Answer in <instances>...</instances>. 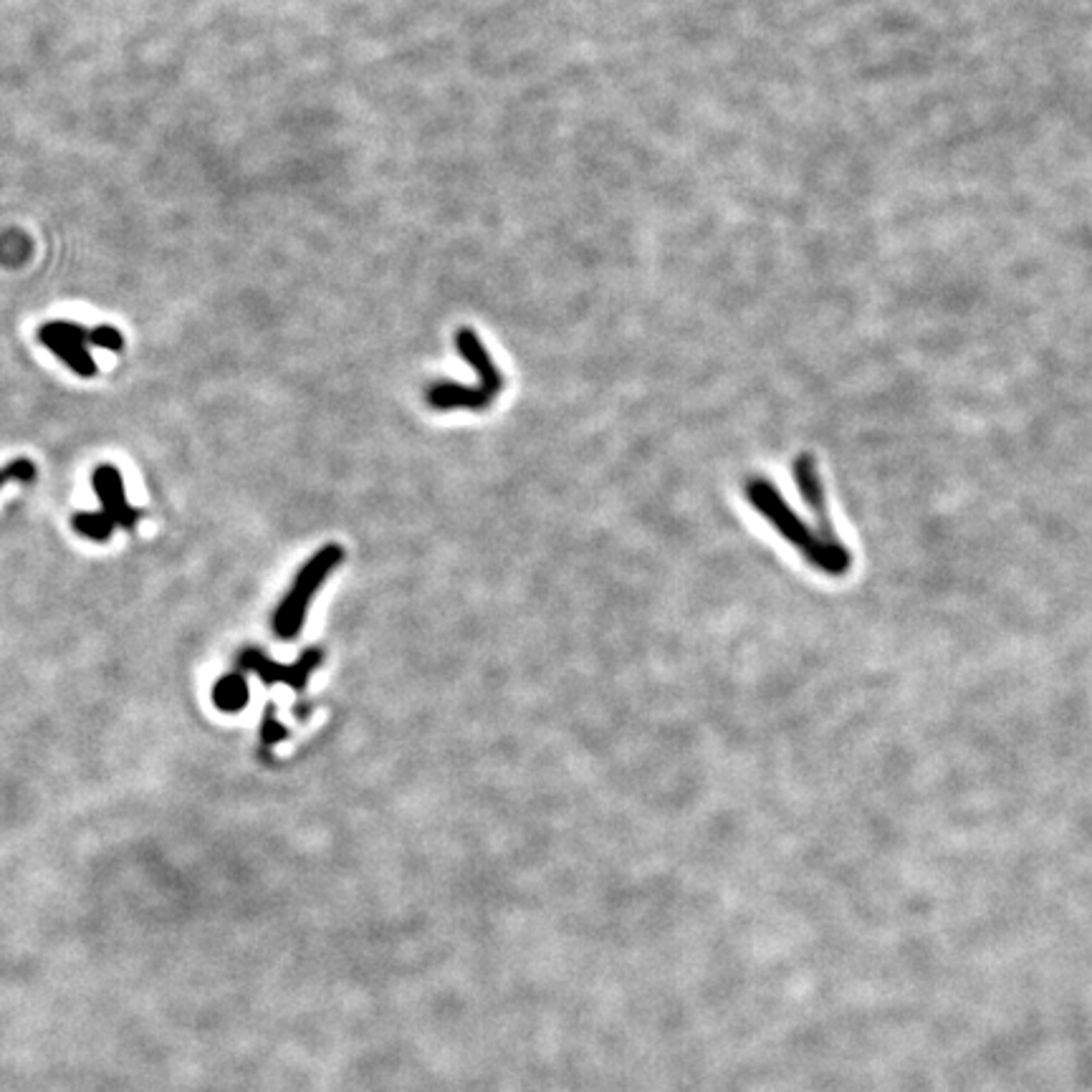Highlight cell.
Masks as SVG:
<instances>
[{
	"mask_svg": "<svg viewBox=\"0 0 1092 1092\" xmlns=\"http://www.w3.org/2000/svg\"><path fill=\"white\" fill-rule=\"evenodd\" d=\"M747 498L751 501V506L756 508L761 516L769 521L804 559L814 564V569L829 574V577L847 574L850 564H853V554L842 546V542L832 544L817 532H812L794 514V508L786 506V501L782 498V493L776 491L772 480L759 479V476L747 480Z\"/></svg>",
	"mask_w": 1092,
	"mask_h": 1092,
	"instance_id": "1",
	"label": "cell"
},
{
	"mask_svg": "<svg viewBox=\"0 0 1092 1092\" xmlns=\"http://www.w3.org/2000/svg\"><path fill=\"white\" fill-rule=\"evenodd\" d=\"M342 559H345L342 546L327 544L299 569L291 589H289V595L281 600L279 610L273 614V632H276L281 640H293L301 632L304 620H307L309 604L314 600V595L319 592L324 579L339 567V561Z\"/></svg>",
	"mask_w": 1092,
	"mask_h": 1092,
	"instance_id": "2",
	"label": "cell"
},
{
	"mask_svg": "<svg viewBox=\"0 0 1092 1092\" xmlns=\"http://www.w3.org/2000/svg\"><path fill=\"white\" fill-rule=\"evenodd\" d=\"M321 660H324V650H321V648H309L307 653L301 655L296 663H291V666L276 663V660H271V658L261 653V650L248 648V650H243V653L238 655V673H255L266 685L286 683V685L293 688L296 693H304L307 691L309 678H311L314 670L321 666Z\"/></svg>",
	"mask_w": 1092,
	"mask_h": 1092,
	"instance_id": "3",
	"label": "cell"
},
{
	"mask_svg": "<svg viewBox=\"0 0 1092 1092\" xmlns=\"http://www.w3.org/2000/svg\"><path fill=\"white\" fill-rule=\"evenodd\" d=\"M39 342L46 349H51L58 360H64L81 377H94L96 364L92 354L86 352L89 345V329H84L76 321H49L39 329Z\"/></svg>",
	"mask_w": 1092,
	"mask_h": 1092,
	"instance_id": "4",
	"label": "cell"
},
{
	"mask_svg": "<svg viewBox=\"0 0 1092 1092\" xmlns=\"http://www.w3.org/2000/svg\"><path fill=\"white\" fill-rule=\"evenodd\" d=\"M94 491H96V498L102 501V514H107L109 519L114 521V526H121V529H134L137 526V521L142 519V511L139 508H134L130 501H127V493H124V479H121V473L117 470L114 466H109V463H104V466H99L96 470H94Z\"/></svg>",
	"mask_w": 1092,
	"mask_h": 1092,
	"instance_id": "5",
	"label": "cell"
},
{
	"mask_svg": "<svg viewBox=\"0 0 1092 1092\" xmlns=\"http://www.w3.org/2000/svg\"><path fill=\"white\" fill-rule=\"evenodd\" d=\"M794 479H797V486H800L804 504H807V508L812 511L814 519H817V533H819L822 539H827V542L837 544L839 539L837 533H835V526H832V519H829L825 488H822V480H819V473H817V461H814L812 455H800V458L794 461Z\"/></svg>",
	"mask_w": 1092,
	"mask_h": 1092,
	"instance_id": "6",
	"label": "cell"
},
{
	"mask_svg": "<svg viewBox=\"0 0 1092 1092\" xmlns=\"http://www.w3.org/2000/svg\"><path fill=\"white\" fill-rule=\"evenodd\" d=\"M455 346H458V354L479 374V387L483 389V395L491 402L496 400V398L501 395V389H504V374L498 372V367H496V362L491 360L488 349L480 345L479 334L473 332V329H458V334H455Z\"/></svg>",
	"mask_w": 1092,
	"mask_h": 1092,
	"instance_id": "7",
	"label": "cell"
},
{
	"mask_svg": "<svg viewBox=\"0 0 1092 1092\" xmlns=\"http://www.w3.org/2000/svg\"><path fill=\"white\" fill-rule=\"evenodd\" d=\"M213 703L226 713H236L240 708H246V703H248V683L243 678V673H230V676H223L215 683Z\"/></svg>",
	"mask_w": 1092,
	"mask_h": 1092,
	"instance_id": "8",
	"label": "cell"
},
{
	"mask_svg": "<svg viewBox=\"0 0 1092 1092\" xmlns=\"http://www.w3.org/2000/svg\"><path fill=\"white\" fill-rule=\"evenodd\" d=\"M74 529L81 533V536H86V539H92V542H109V536H112V532L117 529L114 526V521L109 519L107 514H76L74 516Z\"/></svg>",
	"mask_w": 1092,
	"mask_h": 1092,
	"instance_id": "9",
	"label": "cell"
},
{
	"mask_svg": "<svg viewBox=\"0 0 1092 1092\" xmlns=\"http://www.w3.org/2000/svg\"><path fill=\"white\" fill-rule=\"evenodd\" d=\"M286 736H289L286 726L276 719V703H268L264 721H261V741H264V748H271L273 744H279Z\"/></svg>",
	"mask_w": 1092,
	"mask_h": 1092,
	"instance_id": "10",
	"label": "cell"
},
{
	"mask_svg": "<svg viewBox=\"0 0 1092 1092\" xmlns=\"http://www.w3.org/2000/svg\"><path fill=\"white\" fill-rule=\"evenodd\" d=\"M36 479V466L28 461V458H15V461H11L8 466L0 468V488L8 483V480H21V483H28V480Z\"/></svg>",
	"mask_w": 1092,
	"mask_h": 1092,
	"instance_id": "11",
	"label": "cell"
},
{
	"mask_svg": "<svg viewBox=\"0 0 1092 1092\" xmlns=\"http://www.w3.org/2000/svg\"><path fill=\"white\" fill-rule=\"evenodd\" d=\"M89 345L102 346V349H109V352H121L124 349V336L114 327H96V329H89Z\"/></svg>",
	"mask_w": 1092,
	"mask_h": 1092,
	"instance_id": "12",
	"label": "cell"
}]
</instances>
